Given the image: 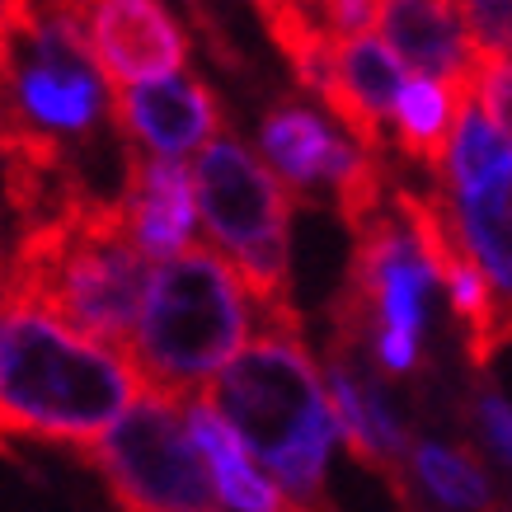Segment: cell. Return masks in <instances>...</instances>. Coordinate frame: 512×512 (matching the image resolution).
<instances>
[{
    "mask_svg": "<svg viewBox=\"0 0 512 512\" xmlns=\"http://www.w3.org/2000/svg\"><path fill=\"white\" fill-rule=\"evenodd\" d=\"M146 386L127 348L76 329L43 301L10 296L0 306V447L5 437H43L90 451Z\"/></svg>",
    "mask_w": 512,
    "mask_h": 512,
    "instance_id": "cell-1",
    "label": "cell"
},
{
    "mask_svg": "<svg viewBox=\"0 0 512 512\" xmlns=\"http://www.w3.org/2000/svg\"><path fill=\"white\" fill-rule=\"evenodd\" d=\"M254 461L278 480L287 508H320L339 419L292 306H268L249 343L207 381Z\"/></svg>",
    "mask_w": 512,
    "mask_h": 512,
    "instance_id": "cell-2",
    "label": "cell"
},
{
    "mask_svg": "<svg viewBox=\"0 0 512 512\" xmlns=\"http://www.w3.org/2000/svg\"><path fill=\"white\" fill-rule=\"evenodd\" d=\"M151 278L156 259L132 240L123 202L71 193L57 212L33 221L15 245L10 296L43 301L76 329L127 348Z\"/></svg>",
    "mask_w": 512,
    "mask_h": 512,
    "instance_id": "cell-3",
    "label": "cell"
},
{
    "mask_svg": "<svg viewBox=\"0 0 512 512\" xmlns=\"http://www.w3.org/2000/svg\"><path fill=\"white\" fill-rule=\"evenodd\" d=\"M264 320L245 273L217 245H188L160 259L127 353L156 390L193 395L249 343Z\"/></svg>",
    "mask_w": 512,
    "mask_h": 512,
    "instance_id": "cell-4",
    "label": "cell"
},
{
    "mask_svg": "<svg viewBox=\"0 0 512 512\" xmlns=\"http://www.w3.org/2000/svg\"><path fill=\"white\" fill-rule=\"evenodd\" d=\"M353 240V264L334 296V343L362 348L381 376H414L442 273L395 198Z\"/></svg>",
    "mask_w": 512,
    "mask_h": 512,
    "instance_id": "cell-5",
    "label": "cell"
},
{
    "mask_svg": "<svg viewBox=\"0 0 512 512\" xmlns=\"http://www.w3.org/2000/svg\"><path fill=\"white\" fill-rule=\"evenodd\" d=\"M198 217L221 254L245 273L259 306H287L292 287V188L240 137H217L193 156Z\"/></svg>",
    "mask_w": 512,
    "mask_h": 512,
    "instance_id": "cell-6",
    "label": "cell"
},
{
    "mask_svg": "<svg viewBox=\"0 0 512 512\" xmlns=\"http://www.w3.org/2000/svg\"><path fill=\"white\" fill-rule=\"evenodd\" d=\"M109 494L137 512H207L221 508L207 451L188 428L184 395L146 386L137 404L90 451Z\"/></svg>",
    "mask_w": 512,
    "mask_h": 512,
    "instance_id": "cell-7",
    "label": "cell"
},
{
    "mask_svg": "<svg viewBox=\"0 0 512 512\" xmlns=\"http://www.w3.org/2000/svg\"><path fill=\"white\" fill-rule=\"evenodd\" d=\"M470 259L494 282L503 306V334L512 343V141L470 94L451 132L447 160L433 174Z\"/></svg>",
    "mask_w": 512,
    "mask_h": 512,
    "instance_id": "cell-8",
    "label": "cell"
},
{
    "mask_svg": "<svg viewBox=\"0 0 512 512\" xmlns=\"http://www.w3.org/2000/svg\"><path fill=\"white\" fill-rule=\"evenodd\" d=\"M334 123L339 118H325L301 99H278L259 123V151L296 198L329 193L343 226L357 235L390 202L386 156L362 146L353 132L343 137Z\"/></svg>",
    "mask_w": 512,
    "mask_h": 512,
    "instance_id": "cell-9",
    "label": "cell"
},
{
    "mask_svg": "<svg viewBox=\"0 0 512 512\" xmlns=\"http://www.w3.org/2000/svg\"><path fill=\"white\" fill-rule=\"evenodd\" d=\"M381 367L362 348L348 343H329V362H325V386H329V404H334V419H339V437L343 447L353 451V461L381 475L390 484L395 498H414L409 484V428H404L400 409L390 404L386 386H381Z\"/></svg>",
    "mask_w": 512,
    "mask_h": 512,
    "instance_id": "cell-10",
    "label": "cell"
},
{
    "mask_svg": "<svg viewBox=\"0 0 512 512\" xmlns=\"http://www.w3.org/2000/svg\"><path fill=\"white\" fill-rule=\"evenodd\" d=\"M113 123L146 156H198L221 132V104L207 80L193 71H170L156 80H132L113 90Z\"/></svg>",
    "mask_w": 512,
    "mask_h": 512,
    "instance_id": "cell-11",
    "label": "cell"
},
{
    "mask_svg": "<svg viewBox=\"0 0 512 512\" xmlns=\"http://www.w3.org/2000/svg\"><path fill=\"white\" fill-rule=\"evenodd\" d=\"M85 38H90L99 66L109 71L113 90L132 80H156L188 66L184 24L174 19L165 0H90L85 10Z\"/></svg>",
    "mask_w": 512,
    "mask_h": 512,
    "instance_id": "cell-12",
    "label": "cell"
},
{
    "mask_svg": "<svg viewBox=\"0 0 512 512\" xmlns=\"http://www.w3.org/2000/svg\"><path fill=\"white\" fill-rule=\"evenodd\" d=\"M409 66L386 38L372 33H348L334 43L325 85L315 99H325V109L353 132L362 146H372L386 156L390 146V118H395V99H400Z\"/></svg>",
    "mask_w": 512,
    "mask_h": 512,
    "instance_id": "cell-13",
    "label": "cell"
},
{
    "mask_svg": "<svg viewBox=\"0 0 512 512\" xmlns=\"http://www.w3.org/2000/svg\"><path fill=\"white\" fill-rule=\"evenodd\" d=\"M123 217L127 231L151 259H170L179 249L193 245L198 231V193H193V174L170 156H146L132 151L127 160V179H123Z\"/></svg>",
    "mask_w": 512,
    "mask_h": 512,
    "instance_id": "cell-14",
    "label": "cell"
},
{
    "mask_svg": "<svg viewBox=\"0 0 512 512\" xmlns=\"http://www.w3.org/2000/svg\"><path fill=\"white\" fill-rule=\"evenodd\" d=\"M376 29L404 57L409 71L475 85L480 52L466 29L461 0H381Z\"/></svg>",
    "mask_w": 512,
    "mask_h": 512,
    "instance_id": "cell-15",
    "label": "cell"
},
{
    "mask_svg": "<svg viewBox=\"0 0 512 512\" xmlns=\"http://www.w3.org/2000/svg\"><path fill=\"white\" fill-rule=\"evenodd\" d=\"M184 414L188 428L198 437V447L207 451V466L217 480V498L221 508H240V512H282L287 494L278 489V480L268 470L254 466V451L240 442V433L231 428V419L221 414L207 390L184 395Z\"/></svg>",
    "mask_w": 512,
    "mask_h": 512,
    "instance_id": "cell-16",
    "label": "cell"
},
{
    "mask_svg": "<svg viewBox=\"0 0 512 512\" xmlns=\"http://www.w3.org/2000/svg\"><path fill=\"white\" fill-rule=\"evenodd\" d=\"M470 85L461 80H437V76H419L409 71L400 99H395V118H390V137H395V151H400L409 165H423V170H442L451 146V132H456V118H461V104L470 99Z\"/></svg>",
    "mask_w": 512,
    "mask_h": 512,
    "instance_id": "cell-17",
    "label": "cell"
},
{
    "mask_svg": "<svg viewBox=\"0 0 512 512\" xmlns=\"http://www.w3.org/2000/svg\"><path fill=\"white\" fill-rule=\"evenodd\" d=\"M409 484L414 494H428L437 508H489L494 489L484 466L461 447L447 442H419L409 451Z\"/></svg>",
    "mask_w": 512,
    "mask_h": 512,
    "instance_id": "cell-18",
    "label": "cell"
},
{
    "mask_svg": "<svg viewBox=\"0 0 512 512\" xmlns=\"http://www.w3.org/2000/svg\"><path fill=\"white\" fill-rule=\"evenodd\" d=\"M480 57H512V0H461Z\"/></svg>",
    "mask_w": 512,
    "mask_h": 512,
    "instance_id": "cell-19",
    "label": "cell"
},
{
    "mask_svg": "<svg viewBox=\"0 0 512 512\" xmlns=\"http://www.w3.org/2000/svg\"><path fill=\"white\" fill-rule=\"evenodd\" d=\"M470 90L484 104V113L503 127V137L512 141V57H480Z\"/></svg>",
    "mask_w": 512,
    "mask_h": 512,
    "instance_id": "cell-20",
    "label": "cell"
},
{
    "mask_svg": "<svg viewBox=\"0 0 512 512\" xmlns=\"http://www.w3.org/2000/svg\"><path fill=\"white\" fill-rule=\"evenodd\" d=\"M475 433L498 456V466L512 470V400L498 390H475Z\"/></svg>",
    "mask_w": 512,
    "mask_h": 512,
    "instance_id": "cell-21",
    "label": "cell"
},
{
    "mask_svg": "<svg viewBox=\"0 0 512 512\" xmlns=\"http://www.w3.org/2000/svg\"><path fill=\"white\" fill-rule=\"evenodd\" d=\"M24 19H29V0H0V57L10 52V43H15V33Z\"/></svg>",
    "mask_w": 512,
    "mask_h": 512,
    "instance_id": "cell-22",
    "label": "cell"
},
{
    "mask_svg": "<svg viewBox=\"0 0 512 512\" xmlns=\"http://www.w3.org/2000/svg\"><path fill=\"white\" fill-rule=\"evenodd\" d=\"M10 287H15V254H5L0 245V306L10 301Z\"/></svg>",
    "mask_w": 512,
    "mask_h": 512,
    "instance_id": "cell-23",
    "label": "cell"
},
{
    "mask_svg": "<svg viewBox=\"0 0 512 512\" xmlns=\"http://www.w3.org/2000/svg\"><path fill=\"white\" fill-rule=\"evenodd\" d=\"M0 160H5V123H0Z\"/></svg>",
    "mask_w": 512,
    "mask_h": 512,
    "instance_id": "cell-24",
    "label": "cell"
}]
</instances>
